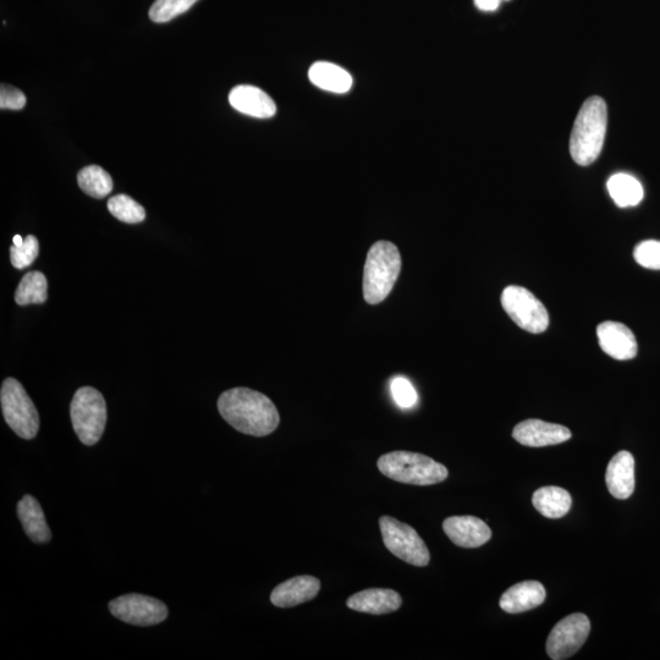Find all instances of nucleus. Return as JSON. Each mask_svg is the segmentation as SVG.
I'll return each mask as SVG.
<instances>
[{
  "label": "nucleus",
  "instance_id": "29",
  "mask_svg": "<svg viewBox=\"0 0 660 660\" xmlns=\"http://www.w3.org/2000/svg\"><path fill=\"white\" fill-rule=\"evenodd\" d=\"M390 389H392L395 403L401 409H411L417 404L418 396L414 385L411 384L409 379L404 377L394 378L392 384H390Z\"/></svg>",
  "mask_w": 660,
  "mask_h": 660
},
{
  "label": "nucleus",
  "instance_id": "1",
  "mask_svg": "<svg viewBox=\"0 0 660 660\" xmlns=\"http://www.w3.org/2000/svg\"><path fill=\"white\" fill-rule=\"evenodd\" d=\"M219 414L229 425L253 437H266L278 428L279 412L268 396L249 388H234L219 396Z\"/></svg>",
  "mask_w": 660,
  "mask_h": 660
},
{
  "label": "nucleus",
  "instance_id": "8",
  "mask_svg": "<svg viewBox=\"0 0 660 660\" xmlns=\"http://www.w3.org/2000/svg\"><path fill=\"white\" fill-rule=\"evenodd\" d=\"M502 306L506 315L528 333L541 334L549 327L547 308L530 290L511 285L502 294Z\"/></svg>",
  "mask_w": 660,
  "mask_h": 660
},
{
  "label": "nucleus",
  "instance_id": "2",
  "mask_svg": "<svg viewBox=\"0 0 660 660\" xmlns=\"http://www.w3.org/2000/svg\"><path fill=\"white\" fill-rule=\"evenodd\" d=\"M607 125V103L601 97L588 98L577 114L570 137L571 157L577 164L586 167L601 156Z\"/></svg>",
  "mask_w": 660,
  "mask_h": 660
},
{
  "label": "nucleus",
  "instance_id": "16",
  "mask_svg": "<svg viewBox=\"0 0 660 660\" xmlns=\"http://www.w3.org/2000/svg\"><path fill=\"white\" fill-rule=\"evenodd\" d=\"M605 482L616 499H629L635 491V459L629 451H619L610 460Z\"/></svg>",
  "mask_w": 660,
  "mask_h": 660
},
{
  "label": "nucleus",
  "instance_id": "3",
  "mask_svg": "<svg viewBox=\"0 0 660 660\" xmlns=\"http://www.w3.org/2000/svg\"><path fill=\"white\" fill-rule=\"evenodd\" d=\"M401 271L398 247L390 241H377L367 253L363 271V297L370 305L381 304L392 293Z\"/></svg>",
  "mask_w": 660,
  "mask_h": 660
},
{
  "label": "nucleus",
  "instance_id": "17",
  "mask_svg": "<svg viewBox=\"0 0 660 660\" xmlns=\"http://www.w3.org/2000/svg\"><path fill=\"white\" fill-rule=\"evenodd\" d=\"M346 604L356 612L384 615L399 610L403 599L398 592L388 588H371L354 594Z\"/></svg>",
  "mask_w": 660,
  "mask_h": 660
},
{
  "label": "nucleus",
  "instance_id": "30",
  "mask_svg": "<svg viewBox=\"0 0 660 660\" xmlns=\"http://www.w3.org/2000/svg\"><path fill=\"white\" fill-rule=\"evenodd\" d=\"M26 106V97L18 88L3 84L0 87V108L21 110Z\"/></svg>",
  "mask_w": 660,
  "mask_h": 660
},
{
  "label": "nucleus",
  "instance_id": "23",
  "mask_svg": "<svg viewBox=\"0 0 660 660\" xmlns=\"http://www.w3.org/2000/svg\"><path fill=\"white\" fill-rule=\"evenodd\" d=\"M48 283L42 272L33 271L25 274L16 289L15 302L20 306L41 305L47 301Z\"/></svg>",
  "mask_w": 660,
  "mask_h": 660
},
{
  "label": "nucleus",
  "instance_id": "11",
  "mask_svg": "<svg viewBox=\"0 0 660 660\" xmlns=\"http://www.w3.org/2000/svg\"><path fill=\"white\" fill-rule=\"evenodd\" d=\"M599 346L615 360L626 361L637 356V340L632 330L623 323L607 321L597 328Z\"/></svg>",
  "mask_w": 660,
  "mask_h": 660
},
{
  "label": "nucleus",
  "instance_id": "14",
  "mask_svg": "<svg viewBox=\"0 0 660 660\" xmlns=\"http://www.w3.org/2000/svg\"><path fill=\"white\" fill-rule=\"evenodd\" d=\"M230 106L238 112L258 119H269L277 113V106L261 88L240 85L229 93Z\"/></svg>",
  "mask_w": 660,
  "mask_h": 660
},
{
  "label": "nucleus",
  "instance_id": "13",
  "mask_svg": "<svg viewBox=\"0 0 660 660\" xmlns=\"http://www.w3.org/2000/svg\"><path fill=\"white\" fill-rule=\"evenodd\" d=\"M513 437L526 447L542 448L568 442L569 428L541 420H526L514 428Z\"/></svg>",
  "mask_w": 660,
  "mask_h": 660
},
{
  "label": "nucleus",
  "instance_id": "15",
  "mask_svg": "<svg viewBox=\"0 0 660 660\" xmlns=\"http://www.w3.org/2000/svg\"><path fill=\"white\" fill-rule=\"evenodd\" d=\"M321 591V581L313 576H296L280 583L271 594V602L278 608H293L312 601Z\"/></svg>",
  "mask_w": 660,
  "mask_h": 660
},
{
  "label": "nucleus",
  "instance_id": "27",
  "mask_svg": "<svg viewBox=\"0 0 660 660\" xmlns=\"http://www.w3.org/2000/svg\"><path fill=\"white\" fill-rule=\"evenodd\" d=\"M38 253H40V244L36 236L29 235L21 246L10 247L11 264L16 269H25L35 262Z\"/></svg>",
  "mask_w": 660,
  "mask_h": 660
},
{
  "label": "nucleus",
  "instance_id": "31",
  "mask_svg": "<svg viewBox=\"0 0 660 660\" xmlns=\"http://www.w3.org/2000/svg\"><path fill=\"white\" fill-rule=\"evenodd\" d=\"M502 0H475L476 7L482 11H495Z\"/></svg>",
  "mask_w": 660,
  "mask_h": 660
},
{
  "label": "nucleus",
  "instance_id": "32",
  "mask_svg": "<svg viewBox=\"0 0 660 660\" xmlns=\"http://www.w3.org/2000/svg\"><path fill=\"white\" fill-rule=\"evenodd\" d=\"M13 242L15 246H21L22 244H24V239H22L20 235H15Z\"/></svg>",
  "mask_w": 660,
  "mask_h": 660
},
{
  "label": "nucleus",
  "instance_id": "22",
  "mask_svg": "<svg viewBox=\"0 0 660 660\" xmlns=\"http://www.w3.org/2000/svg\"><path fill=\"white\" fill-rule=\"evenodd\" d=\"M607 189L615 205L620 208L640 205L645 196L643 187L634 176L624 173L615 174L608 180Z\"/></svg>",
  "mask_w": 660,
  "mask_h": 660
},
{
  "label": "nucleus",
  "instance_id": "26",
  "mask_svg": "<svg viewBox=\"0 0 660 660\" xmlns=\"http://www.w3.org/2000/svg\"><path fill=\"white\" fill-rule=\"evenodd\" d=\"M198 0H156L150 9V19L165 24L190 10Z\"/></svg>",
  "mask_w": 660,
  "mask_h": 660
},
{
  "label": "nucleus",
  "instance_id": "10",
  "mask_svg": "<svg viewBox=\"0 0 660 660\" xmlns=\"http://www.w3.org/2000/svg\"><path fill=\"white\" fill-rule=\"evenodd\" d=\"M591 623L585 614H571L553 627L547 640L548 656L568 659L579 651L590 635Z\"/></svg>",
  "mask_w": 660,
  "mask_h": 660
},
{
  "label": "nucleus",
  "instance_id": "9",
  "mask_svg": "<svg viewBox=\"0 0 660 660\" xmlns=\"http://www.w3.org/2000/svg\"><path fill=\"white\" fill-rule=\"evenodd\" d=\"M110 613L126 624L153 626L168 618V607L158 599L143 594H125L109 603Z\"/></svg>",
  "mask_w": 660,
  "mask_h": 660
},
{
  "label": "nucleus",
  "instance_id": "12",
  "mask_svg": "<svg viewBox=\"0 0 660 660\" xmlns=\"http://www.w3.org/2000/svg\"><path fill=\"white\" fill-rule=\"evenodd\" d=\"M443 530L451 542L461 548H478L492 537L491 528L475 516H451L443 522Z\"/></svg>",
  "mask_w": 660,
  "mask_h": 660
},
{
  "label": "nucleus",
  "instance_id": "25",
  "mask_svg": "<svg viewBox=\"0 0 660 660\" xmlns=\"http://www.w3.org/2000/svg\"><path fill=\"white\" fill-rule=\"evenodd\" d=\"M108 209L113 217L123 223L137 224L146 218L145 208L128 195L121 194L110 198Z\"/></svg>",
  "mask_w": 660,
  "mask_h": 660
},
{
  "label": "nucleus",
  "instance_id": "21",
  "mask_svg": "<svg viewBox=\"0 0 660 660\" xmlns=\"http://www.w3.org/2000/svg\"><path fill=\"white\" fill-rule=\"evenodd\" d=\"M533 506L539 514L548 519H561L569 513L572 505L571 495L560 487H542L537 489L532 498Z\"/></svg>",
  "mask_w": 660,
  "mask_h": 660
},
{
  "label": "nucleus",
  "instance_id": "7",
  "mask_svg": "<svg viewBox=\"0 0 660 660\" xmlns=\"http://www.w3.org/2000/svg\"><path fill=\"white\" fill-rule=\"evenodd\" d=\"M379 526H381L384 546L396 558L407 564L418 566V568L429 564L431 554L415 528L390 516H382Z\"/></svg>",
  "mask_w": 660,
  "mask_h": 660
},
{
  "label": "nucleus",
  "instance_id": "4",
  "mask_svg": "<svg viewBox=\"0 0 660 660\" xmlns=\"http://www.w3.org/2000/svg\"><path fill=\"white\" fill-rule=\"evenodd\" d=\"M378 470L389 480L414 486H432L447 480V467L426 455L411 451H392L377 461Z\"/></svg>",
  "mask_w": 660,
  "mask_h": 660
},
{
  "label": "nucleus",
  "instance_id": "6",
  "mask_svg": "<svg viewBox=\"0 0 660 660\" xmlns=\"http://www.w3.org/2000/svg\"><path fill=\"white\" fill-rule=\"evenodd\" d=\"M0 404L8 426L22 439H33L40 429V416L24 387L15 378H8L0 390Z\"/></svg>",
  "mask_w": 660,
  "mask_h": 660
},
{
  "label": "nucleus",
  "instance_id": "19",
  "mask_svg": "<svg viewBox=\"0 0 660 660\" xmlns=\"http://www.w3.org/2000/svg\"><path fill=\"white\" fill-rule=\"evenodd\" d=\"M18 516L26 535L32 542L43 544L51 541L52 533L37 499L25 495L18 504Z\"/></svg>",
  "mask_w": 660,
  "mask_h": 660
},
{
  "label": "nucleus",
  "instance_id": "20",
  "mask_svg": "<svg viewBox=\"0 0 660 660\" xmlns=\"http://www.w3.org/2000/svg\"><path fill=\"white\" fill-rule=\"evenodd\" d=\"M313 85L333 93H346L352 86V77L340 66L328 62H317L308 71Z\"/></svg>",
  "mask_w": 660,
  "mask_h": 660
},
{
  "label": "nucleus",
  "instance_id": "5",
  "mask_svg": "<svg viewBox=\"0 0 660 660\" xmlns=\"http://www.w3.org/2000/svg\"><path fill=\"white\" fill-rule=\"evenodd\" d=\"M70 416L81 443L91 447L99 442L106 428V400L97 389L82 387L71 401Z\"/></svg>",
  "mask_w": 660,
  "mask_h": 660
},
{
  "label": "nucleus",
  "instance_id": "18",
  "mask_svg": "<svg viewBox=\"0 0 660 660\" xmlns=\"http://www.w3.org/2000/svg\"><path fill=\"white\" fill-rule=\"evenodd\" d=\"M546 601V590L541 582L524 581L510 587L500 598V608L509 614L535 609Z\"/></svg>",
  "mask_w": 660,
  "mask_h": 660
},
{
  "label": "nucleus",
  "instance_id": "24",
  "mask_svg": "<svg viewBox=\"0 0 660 660\" xmlns=\"http://www.w3.org/2000/svg\"><path fill=\"white\" fill-rule=\"evenodd\" d=\"M80 189L93 198H103L113 191V180L106 170L98 165H90L77 174Z\"/></svg>",
  "mask_w": 660,
  "mask_h": 660
},
{
  "label": "nucleus",
  "instance_id": "28",
  "mask_svg": "<svg viewBox=\"0 0 660 660\" xmlns=\"http://www.w3.org/2000/svg\"><path fill=\"white\" fill-rule=\"evenodd\" d=\"M635 261L643 268L660 271V241L646 240L640 242L634 250Z\"/></svg>",
  "mask_w": 660,
  "mask_h": 660
}]
</instances>
